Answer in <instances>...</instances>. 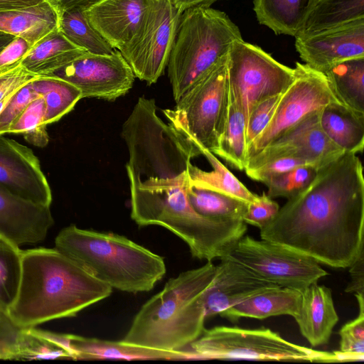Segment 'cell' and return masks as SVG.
Returning <instances> with one entry per match:
<instances>
[{"label":"cell","instance_id":"6da1fadb","mask_svg":"<svg viewBox=\"0 0 364 364\" xmlns=\"http://www.w3.org/2000/svg\"><path fill=\"white\" fill-rule=\"evenodd\" d=\"M364 178L355 154L317 170L260 229V237L333 268L349 267L363 252Z\"/></svg>","mask_w":364,"mask_h":364},{"label":"cell","instance_id":"7a4b0ae2","mask_svg":"<svg viewBox=\"0 0 364 364\" xmlns=\"http://www.w3.org/2000/svg\"><path fill=\"white\" fill-rule=\"evenodd\" d=\"M20 287L8 314L20 326L74 317L112 292L56 248L22 250Z\"/></svg>","mask_w":364,"mask_h":364},{"label":"cell","instance_id":"3957f363","mask_svg":"<svg viewBox=\"0 0 364 364\" xmlns=\"http://www.w3.org/2000/svg\"><path fill=\"white\" fill-rule=\"evenodd\" d=\"M216 273L212 261L171 278L134 316L121 340L124 343L179 350L205 330L204 298Z\"/></svg>","mask_w":364,"mask_h":364},{"label":"cell","instance_id":"277c9868","mask_svg":"<svg viewBox=\"0 0 364 364\" xmlns=\"http://www.w3.org/2000/svg\"><path fill=\"white\" fill-rule=\"evenodd\" d=\"M55 248L92 277L122 291H149L166 272L162 257L113 232L70 225L60 231Z\"/></svg>","mask_w":364,"mask_h":364},{"label":"cell","instance_id":"5b68a950","mask_svg":"<svg viewBox=\"0 0 364 364\" xmlns=\"http://www.w3.org/2000/svg\"><path fill=\"white\" fill-rule=\"evenodd\" d=\"M240 39L239 27L223 11L197 7L181 13L166 66L175 102Z\"/></svg>","mask_w":364,"mask_h":364},{"label":"cell","instance_id":"8992f818","mask_svg":"<svg viewBox=\"0 0 364 364\" xmlns=\"http://www.w3.org/2000/svg\"><path fill=\"white\" fill-rule=\"evenodd\" d=\"M196 360L332 363L350 361L341 351L323 352L292 343L269 328L216 326L189 346Z\"/></svg>","mask_w":364,"mask_h":364},{"label":"cell","instance_id":"52a82bcc","mask_svg":"<svg viewBox=\"0 0 364 364\" xmlns=\"http://www.w3.org/2000/svg\"><path fill=\"white\" fill-rule=\"evenodd\" d=\"M228 55L200 79L173 109L163 113L168 123L200 151L213 152L223 129L228 107Z\"/></svg>","mask_w":364,"mask_h":364},{"label":"cell","instance_id":"ba28073f","mask_svg":"<svg viewBox=\"0 0 364 364\" xmlns=\"http://www.w3.org/2000/svg\"><path fill=\"white\" fill-rule=\"evenodd\" d=\"M229 87L245 119L263 100L283 92L295 77L294 68L277 60L260 47L235 41L228 54Z\"/></svg>","mask_w":364,"mask_h":364},{"label":"cell","instance_id":"9c48e42d","mask_svg":"<svg viewBox=\"0 0 364 364\" xmlns=\"http://www.w3.org/2000/svg\"><path fill=\"white\" fill-rule=\"evenodd\" d=\"M181 14L171 0H149L136 33L119 50L135 77L148 85L166 68Z\"/></svg>","mask_w":364,"mask_h":364},{"label":"cell","instance_id":"30bf717a","mask_svg":"<svg viewBox=\"0 0 364 364\" xmlns=\"http://www.w3.org/2000/svg\"><path fill=\"white\" fill-rule=\"evenodd\" d=\"M261 278L299 291L328 274L318 262L293 249L243 236L226 256Z\"/></svg>","mask_w":364,"mask_h":364},{"label":"cell","instance_id":"8fae6325","mask_svg":"<svg viewBox=\"0 0 364 364\" xmlns=\"http://www.w3.org/2000/svg\"><path fill=\"white\" fill-rule=\"evenodd\" d=\"M294 70L295 77L284 91L269 122L247 145L246 163L309 114L327 105L341 103L323 73L299 62Z\"/></svg>","mask_w":364,"mask_h":364},{"label":"cell","instance_id":"7c38bea8","mask_svg":"<svg viewBox=\"0 0 364 364\" xmlns=\"http://www.w3.org/2000/svg\"><path fill=\"white\" fill-rule=\"evenodd\" d=\"M50 76L63 79L78 88L82 97L113 101L132 87L135 75L119 50L106 55L85 53Z\"/></svg>","mask_w":364,"mask_h":364},{"label":"cell","instance_id":"4fadbf2b","mask_svg":"<svg viewBox=\"0 0 364 364\" xmlns=\"http://www.w3.org/2000/svg\"><path fill=\"white\" fill-rule=\"evenodd\" d=\"M320 111L306 116L250 159L245 170L285 156L301 159L318 170L338 159L345 152L322 130L319 124Z\"/></svg>","mask_w":364,"mask_h":364},{"label":"cell","instance_id":"5bb4252c","mask_svg":"<svg viewBox=\"0 0 364 364\" xmlns=\"http://www.w3.org/2000/svg\"><path fill=\"white\" fill-rule=\"evenodd\" d=\"M0 187L23 200L50 207L52 192L31 149L0 135Z\"/></svg>","mask_w":364,"mask_h":364},{"label":"cell","instance_id":"9a60e30c","mask_svg":"<svg viewBox=\"0 0 364 364\" xmlns=\"http://www.w3.org/2000/svg\"><path fill=\"white\" fill-rule=\"evenodd\" d=\"M295 48L306 65L323 73L340 62L364 57V18L295 37Z\"/></svg>","mask_w":364,"mask_h":364},{"label":"cell","instance_id":"2e32d148","mask_svg":"<svg viewBox=\"0 0 364 364\" xmlns=\"http://www.w3.org/2000/svg\"><path fill=\"white\" fill-rule=\"evenodd\" d=\"M216 266L215 277L204 298L205 318L220 315L226 309L258 294L282 287L225 257Z\"/></svg>","mask_w":364,"mask_h":364},{"label":"cell","instance_id":"e0dca14e","mask_svg":"<svg viewBox=\"0 0 364 364\" xmlns=\"http://www.w3.org/2000/svg\"><path fill=\"white\" fill-rule=\"evenodd\" d=\"M50 207L35 204L0 187V236L17 246L43 241L53 225Z\"/></svg>","mask_w":364,"mask_h":364},{"label":"cell","instance_id":"ac0fdd59","mask_svg":"<svg viewBox=\"0 0 364 364\" xmlns=\"http://www.w3.org/2000/svg\"><path fill=\"white\" fill-rule=\"evenodd\" d=\"M148 1L100 0L85 9V13L93 28L119 50L136 33Z\"/></svg>","mask_w":364,"mask_h":364},{"label":"cell","instance_id":"d6986e66","mask_svg":"<svg viewBox=\"0 0 364 364\" xmlns=\"http://www.w3.org/2000/svg\"><path fill=\"white\" fill-rule=\"evenodd\" d=\"M294 319L311 346L328 343L338 321L331 289L316 282L302 290L299 312Z\"/></svg>","mask_w":364,"mask_h":364},{"label":"cell","instance_id":"ffe728a7","mask_svg":"<svg viewBox=\"0 0 364 364\" xmlns=\"http://www.w3.org/2000/svg\"><path fill=\"white\" fill-rule=\"evenodd\" d=\"M76 360H196L191 351L164 350L119 341L70 334Z\"/></svg>","mask_w":364,"mask_h":364},{"label":"cell","instance_id":"44dd1931","mask_svg":"<svg viewBox=\"0 0 364 364\" xmlns=\"http://www.w3.org/2000/svg\"><path fill=\"white\" fill-rule=\"evenodd\" d=\"M63 9L60 0H46L28 8L0 12V31L24 38L31 47L59 30Z\"/></svg>","mask_w":364,"mask_h":364},{"label":"cell","instance_id":"7402d4cb","mask_svg":"<svg viewBox=\"0 0 364 364\" xmlns=\"http://www.w3.org/2000/svg\"><path fill=\"white\" fill-rule=\"evenodd\" d=\"M301 302V291L279 287L253 296L226 309L220 316L231 322L242 317L264 319L289 315L294 318L299 312Z\"/></svg>","mask_w":364,"mask_h":364},{"label":"cell","instance_id":"603a6c76","mask_svg":"<svg viewBox=\"0 0 364 364\" xmlns=\"http://www.w3.org/2000/svg\"><path fill=\"white\" fill-rule=\"evenodd\" d=\"M319 124L326 136L344 152L357 154L364 146V114L342 103H331L319 113Z\"/></svg>","mask_w":364,"mask_h":364},{"label":"cell","instance_id":"cb8c5ba5","mask_svg":"<svg viewBox=\"0 0 364 364\" xmlns=\"http://www.w3.org/2000/svg\"><path fill=\"white\" fill-rule=\"evenodd\" d=\"M363 18L364 0H314L295 37L312 35Z\"/></svg>","mask_w":364,"mask_h":364},{"label":"cell","instance_id":"d4e9b609","mask_svg":"<svg viewBox=\"0 0 364 364\" xmlns=\"http://www.w3.org/2000/svg\"><path fill=\"white\" fill-rule=\"evenodd\" d=\"M86 52L55 31L31 48L21 64L37 75H49Z\"/></svg>","mask_w":364,"mask_h":364},{"label":"cell","instance_id":"484cf974","mask_svg":"<svg viewBox=\"0 0 364 364\" xmlns=\"http://www.w3.org/2000/svg\"><path fill=\"white\" fill-rule=\"evenodd\" d=\"M323 74L338 100L350 109L364 114V57L340 62Z\"/></svg>","mask_w":364,"mask_h":364},{"label":"cell","instance_id":"4316f807","mask_svg":"<svg viewBox=\"0 0 364 364\" xmlns=\"http://www.w3.org/2000/svg\"><path fill=\"white\" fill-rule=\"evenodd\" d=\"M311 0H254L259 23L277 35L295 37Z\"/></svg>","mask_w":364,"mask_h":364},{"label":"cell","instance_id":"83f0119b","mask_svg":"<svg viewBox=\"0 0 364 364\" xmlns=\"http://www.w3.org/2000/svg\"><path fill=\"white\" fill-rule=\"evenodd\" d=\"M211 165V171H205L188 163V171L192 185L226 194L247 203L254 201L259 195L251 192L231 171L228 169L213 154L207 149L201 150Z\"/></svg>","mask_w":364,"mask_h":364},{"label":"cell","instance_id":"f1b7e54d","mask_svg":"<svg viewBox=\"0 0 364 364\" xmlns=\"http://www.w3.org/2000/svg\"><path fill=\"white\" fill-rule=\"evenodd\" d=\"M212 153L236 169L245 168L246 119L230 87L225 122L217 147Z\"/></svg>","mask_w":364,"mask_h":364},{"label":"cell","instance_id":"f546056e","mask_svg":"<svg viewBox=\"0 0 364 364\" xmlns=\"http://www.w3.org/2000/svg\"><path fill=\"white\" fill-rule=\"evenodd\" d=\"M31 85L38 96L44 100L46 125L58 121L82 98L78 88L59 77L39 75Z\"/></svg>","mask_w":364,"mask_h":364},{"label":"cell","instance_id":"4dcf8cb0","mask_svg":"<svg viewBox=\"0 0 364 364\" xmlns=\"http://www.w3.org/2000/svg\"><path fill=\"white\" fill-rule=\"evenodd\" d=\"M60 30L70 42L89 53L106 55L115 50L90 24L83 9L64 10Z\"/></svg>","mask_w":364,"mask_h":364},{"label":"cell","instance_id":"1f68e13d","mask_svg":"<svg viewBox=\"0 0 364 364\" xmlns=\"http://www.w3.org/2000/svg\"><path fill=\"white\" fill-rule=\"evenodd\" d=\"M187 194L190 204L198 214L215 219H242L248 204L237 198L191 183Z\"/></svg>","mask_w":364,"mask_h":364},{"label":"cell","instance_id":"d6a6232c","mask_svg":"<svg viewBox=\"0 0 364 364\" xmlns=\"http://www.w3.org/2000/svg\"><path fill=\"white\" fill-rule=\"evenodd\" d=\"M22 250L0 236V310L8 313L17 296L21 277Z\"/></svg>","mask_w":364,"mask_h":364},{"label":"cell","instance_id":"836d02e7","mask_svg":"<svg viewBox=\"0 0 364 364\" xmlns=\"http://www.w3.org/2000/svg\"><path fill=\"white\" fill-rule=\"evenodd\" d=\"M44 119L45 102L42 97H38L11 124L9 134H22L29 144L44 147L49 140Z\"/></svg>","mask_w":364,"mask_h":364},{"label":"cell","instance_id":"e575fe53","mask_svg":"<svg viewBox=\"0 0 364 364\" xmlns=\"http://www.w3.org/2000/svg\"><path fill=\"white\" fill-rule=\"evenodd\" d=\"M28 338V328L0 310V360H25Z\"/></svg>","mask_w":364,"mask_h":364},{"label":"cell","instance_id":"d590c367","mask_svg":"<svg viewBox=\"0 0 364 364\" xmlns=\"http://www.w3.org/2000/svg\"><path fill=\"white\" fill-rule=\"evenodd\" d=\"M317 169L310 165L301 166L282 173L265 185L267 195L270 198L284 197L287 199L301 191L313 181Z\"/></svg>","mask_w":364,"mask_h":364},{"label":"cell","instance_id":"8d00e7d4","mask_svg":"<svg viewBox=\"0 0 364 364\" xmlns=\"http://www.w3.org/2000/svg\"><path fill=\"white\" fill-rule=\"evenodd\" d=\"M359 305V314L346 323L339 331L340 351L364 359V299L363 295L355 294Z\"/></svg>","mask_w":364,"mask_h":364},{"label":"cell","instance_id":"74e56055","mask_svg":"<svg viewBox=\"0 0 364 364\" xmlns=\"http://www.w3.org/2000/svg\"><path fill=\"white\" fill-rule=\"evenodd\" d=\"M32 80L19 87L1 111L0 135L9 134V128L14 121L31 101L39 97L32 87Z\"/></svg>","mask_w":364,"mask_h":364},{"label":"cell","instance_id":"f35d334b","mask_svg":"<svg viewBox=\"0 0 364 364\" xmlns=\"http://www.w3.org/2000/svg\"><path fill=\"white\" fill-rule=\"evenodd\" d=\"M283 92L269 97L253 107L246 121V148L269 122Z\"/></svg>","mask_w":364,"mask_h":364},{"label":"cell","instance_id":"ab89813d","mask_svg":"<svg viewBox=\"0 0 364 364\" xmlns=\"http://www.w3.org/2000/svg\"><path fill=\"white\" fill-rule=\"evenodd\" d=\"M309 165L301 159L285 156L273 159L257 168L245 170L252 180L266 183L273 178L301 166Z\"/></svg>","mask_w":364,"mask_h":364},{"label":"cell","instance_id":"60d3db41","mask_svg":"<svg viewBox=\"0 0 364 364\" xmlns=\"http://www.w3.org/2000/svg\"><path fill=\"white\" fill-rule=\"evenodd\" d=\"M279 205L264 192L254 201L248 203L242 220L247 224L261 229L277 214Z\"/></svg>","mask_w":364,"mask_h":364},{"label":"cell","instance_id":"b9f144b4","mask_svg":"<svg viewBox=\"0 0 364 364\" xmlns=\"http://www.w3.org/2000/svg\"><path fill=\"white\" fill-rule=\"evenodd\" d=\"M31 48L24 38L16 36L0 52V73L19 65Z\"/></svg>","mask_w":364,"mask_h":364},{"label":"cell","instance_id":"7bdbcfd3","mask_svg":"<svg viewBox=\"0 0 364 364\" xmlns=\"http://www.w3.org/2000/svg\"><path fill=\"white\" fill-rule=\"evenodd\" d=\"M39 75L27 70L21 64L0 73V97L11 89L20 87Z\"/></svg>","mask_w":364,"mask_h":364},{"label":"cell","instance_id":"ee69618b","mask_svg":"<svg viewBox=\"0 0 364 364\" xmlns=\"http://www.w3.org/2000/svg\"><path fill=\"white\" fill-rule=\"evenodd\" d=\"M363 252L349 267L351 281L346 289V292H354L355 294L363 295Z\"/></svg>","mask_w":364,"mask_h":364},{"label":"cell","instance_id":"f6af8a7d","mask_svg":"<svg viewBox=\"0 0 364 364\" xmlns=\"http://www.w3.org/2000/svg\"><path fill=\"white\" fill-rule=\"evenodd\" d=\"M46 0H0V12L28 8Z\"/></svg>","mask_w":364,"mask_h":364},{"label":"cell","instance_id":"bcb514c9","mask_svg":"<svg viewBox=\"0 0 364 364\" xmlns=\"http://www.w3.org/2000/svg\"><path fill=\"white\" fill-rule=\"evenodd\" d=\"M221 0H171L173 6L180 13L197 7H210V6Z\"/></svg>","mask_w":364,"mask_h":364},{"label":"cell","instance_id":"7dc6e473","mask_svg":"<svg viewBox=\"0 0 364 364\" xmlns=\"http://www.w3.org/2000/svg\"><path fill=\"white\" fill-rule=\"evenodd\" d=\"M100 0H60L63 11L73 8L87 9Z\"/></svg>","mask_w":364,"mask_h":364},{"label":"cell","instance_id":"c3c4849f","mask_svg":"<svg viewBox=\"0 0 364 364\" xmlns=\"http://www.w3.org/2000/svg\"><path fill=\"white\" fill-rule=\"evenodd\" d=\"M16 36L0 31V52Z\"/></svg>","mask_w":364,"mask_h":364},{"label":"cell","instance_id":"681fc988","mask_svg":"<svg viewBox=\"0 0 364 364\" xmlns=\"http://www.w3.org/2000/svg\"><path fill=\"white\" fill-rule=\"evenodd\" d=\"M314 1V0H311V1Z\"/></svg>","mask_w":364,"mask_h":364}]
</instances>
